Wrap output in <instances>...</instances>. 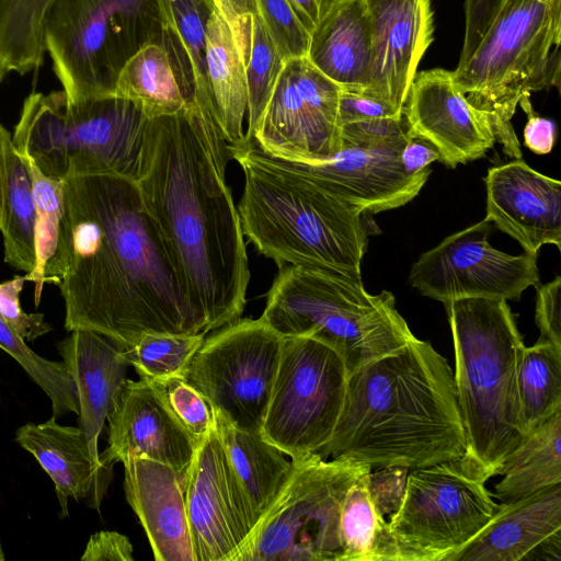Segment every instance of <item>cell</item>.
Segmentation results:
<instances>
[{"instance_id": "7a4b0ae2", "label": "cell", "mask_w": 561, "mask_h": 561, "mask_svg": "<svg viewBox=\"0 0 561 561\" xmlns=\"http://www.w3.org/2000/svg\"><path fill=\"white\" fill-rule=\"evenodd\" d=\"M231 159L210 112L188 104L149 119L135 180L206 333L240 318L251 277Z\"/></svg>"}, {"instance_id": "f35d334b", "label": "cell", "mask_w": 561, "mask_h": 561, "mask_svg": "<svg viewBox=\"0 0 561 561\" xmlns=\"http://www.w3.org/2000/svg\"><path fill=\"white\" fill-rule=\"evenodd\" d=\"M205 337L203 332L146 334L124 353L141 379L160 381L182 376Z\"/></svg>"}, {"instance_id": "9a60e30c", "label": "cell", "mask_w": 561, "mask_h": 561, "mask_svg": "<svg viewBox=\"0 0 561 561\" xmlns=\"http://www.w3.org/2000/svg\"><path fill=\"white\" fill-rule=\"evenodd\" d=\"M340 92L306 57L286 60L249 140L261 151L284 159L335 154L342 148Z\"/></svg>"}, {"instance_id": "cb8c5ba5", "label": "cell", "mask_w": 561, "mask_h": 561, "mask_svg": "<svg viewBox=\"0 0 561 561\" xmlns=\"http://www.w3.org/2000/svg\"><path fill=\"white\" fill-rule=\"evenodd\" d=\"M15 440L34 456L54 482L61 518L69 515V499L84 501L99 510L113 467H101L93 461L79 427L60 425L51 416L41 424L20 426Z\"/></svg>"}, {"instance_id": "ee69618b", "label": "cell", "mask_w": 561, "mask_h": 561, "mask_svg": "<svg viewBox=\"0 0 561 561\" xmlns=\"http://www.w3.org/2000/svg\"><path fill=\"white\" fill-rule=\"evenodd\" d=\"M535 319L540 331L538 341L561 348V277L538 285Z\"/></svg>"}, {"instance_id": "2e32d148", "label": "cell", "mask_w": 561, "mask_h": 561, "mask_svg": "<svg viewBox=\"0 0 561 561\" xmlns=\"http://www.w3.org/2000/svg\"><path fill=\"white\" fill-rule=\"evenodd\" d=\"M184 493L195 561H236L260 517L216 426L197 445Z\"/></svg>"}, {"instance_id": "52a82bcc", "label": "cell", "mask_w": 561, "mask_h": 561, "mask_svg": "<svg viewBox=\"0 0 561 561\" xmlns=\"http://www.w3.org/2000/svg\"><path fill=\"white\" fill-rule=\"evenodd\" d=\"M560 38L561 0H502L477 46L451 71L508 157L522 158L511 123L520 98L560 87Z\"/></svg>"}, {"instance_id": "f546056e", "label": "cell", "mask_w": 561, "mask_h": 561, "mask_svg": "<svg viewBox=\"0 0 561 561\" xmlns=\"http://www.w3.org/2000/svg\"><path fill=\"white\" fill-rule=\"evenodd\" d=\"M561 411L527 435L502 461L494 486L501 503L561 483Z\"/></svg>"}, {"instance_id": "603a6c76", "label": "cell", "mask_w": 561, "mask_h": 561, "mask_svg": "<svg viewBox=\"0 0 561 561\" xmlns=\"http://www.w3.org/2000/svg\"><path fill=\"white\" fill-rule=\"evenodd\" d=\"M57 347L77 390L78 427L90 455L96 465L112 466L101 460L99 438L127 380L129 365L124 348L112 339L89 330L71 331Z\"/></svg>"}, {"instance_id": "c3c4849f", "label": "cell", "mask_w": 561, "mask_h": 561, "mask_svg": "<svg viewBox=\"0 0 561 561\" xmlns=\"http://www.w3.org/2000/svg\"><path fill=\"white\" fill-rule=\"evenodd\" d=\"M530 95L520 98L518 105L527 115L524 128V145L537 154L549 153L556 140V124L553 121L539 116L533 108Z\"/></svg>"}, {"instance_id": "60d3db41", "label": "cell", "mask_w": 561, "mask_h": 561, "mask_svg": "<svg viewBox=\"0 0 561 561\" xmlns=\"http://www.w3.org/2000/svg\"><path fill=\"white\" fill-rule=\"evenodd\" d=\"M251 3L285 60L307 57L310 33L287 0H251Z\"/></svg>"}, {"instance_id": "ac0fdd59", "label": "cell", "mask_w": 561, "mask_h": 561, "mask_svg": "<svg viewBox=\"0 0 561 561\" xmlns=\"http://www.w3.org/2000/svg\"><path fill=\"white\" fill-rule=\"evenodd\" d=\"M407 135L430 141L456 168L483 157L496 141L488 115L473 107L443 68L416 72L402 111Z\"/></svg>"}, {"instance_id": "3957f363", "label": "cell", "mask_w": 561, "mask_h": 561, "mask_svg": "<svg viewBox=\"0 0 561 561\" xmlns=\"http://www.w3.org/2000/svg\"><path fill=\"white\" fill-rule=\"evenodd\" d=\"M466 451L454 373L430 342L414 336L347 376L333 434L314 454L371 470H411L459 459Z\"/></svg>"}, {"instance_id": "bcb514c9", "label": "cell", "mask_w": 561, "mask_h": 561, "mask_svg": "<svg viewBox=\"0 0 561 561\" xmlns=\"http://www.w3.org/2000/svg\"><path fill=\"white\" fill-rule=\"evenodd\" d=\"M390 105L377 99L341 90L339 98V122L343 124L381 117L401 118Z\"/></svg>"}, {"instance_id": "4dcf8cb0", "label": "cell", "mask_w": 561, "mask_h": 561, "mask_svg": "<svg viewBox=\"0 0 561 561\" xmlns=\"http://www.w3.org/2000/svg\"><path fill=\"white\" fill-rule=\"evenodd\" d=\"M114 95L134 103L149 119L175 114L188 105L169 51L161 43L144 46L127 60L117 77Z\"/></svg>"}, {"instance_id": "5b68a950", "label": "cell", "mask_w": 561, "mask_h": 561, "mask_svg": "<svg viewBox=\"0 0 561 561\" xmlns=\"http://www.w3.org/2000/svg\"><path fill=\"white\" fill-rule=\"evenodd\" d=\"M506 301L461 298L444 304L454 344L456 396L467 438L462 459L484 481L497 476L506 455L526 437L517 391L525 344Z\"/></svg>"}, {"instance_id": "11a10c76", "label": "cell", "mask_w": 561, "mask_h": 561, "mask_svg": "<svg viewBox=\"0 0 561 561\" xmlns=\"http://www.w3.org/2000/svg\"><path fill=\"white\" fill-rule=\"evenodd\" d=\"M5 77L4 72L2 71V69L0 68V81H2V79Z\"/></svg>"}, {"instance_id": "b9f144b4", "label": "cell", "mask_w": 561, "mask_h": 561, "mask_svg": "<svg viewBox=\"0 0 561 561\" xmlns=\"http://www.w3.org/2000/svg\"><path fill=\"white\" fill-rule=\"evenodd\" d=\"M342 146L363 148L401 146L407 140L404 117H381L357 121L341 126Z\"/></svg>"}, {"instance_id": "db71d44e", "label": "cell", "mask_w": 561, "mask_h": 561, "mask_svg": "<svg viewBox=\"0 0 561 561\" xmlns=\"http://www.w3.org/2000/svg\"><path fill=\"white\" fill-rule=\"evenodd\" d=\"M4 559H5V557H4V552H3L1 540H0V561H3Z\"/></svg>"}, {"instance_id": "7c38bea8", "label": "cell", "mask_w": 561, "mask_h": 561, "mask_svg": "<svg viewBox=\"0 0 561 561\" xmlns=\"http://www.w3.org/2000/svg\"><path fill=\"white\" fill-rule=\"evenodd\" d=\"M347 381L340 354L311 337H284L261 434L293 461L331 438Z\"/></svg>"}, {"instance_id": "1f68e13d", "label": "cell", "mask_w": 561, "mask_h": 561, "mask_svg": "<svg viewBox=\"0 0 561 561\" xmlns=\"http://www.w3.org/2000/svg\"><path fill=\"white\" fill-rule=\"evenodd\" d=\"M57 0H0V68L37 71L46 54L45 22Z\"/></svg>"}, {"instance_id": "5bb4252c", "label": "cell", "mask_w": 561, "mask_h": 561, "mask_svg": "<svg viewBox=\"0 0 561 561\" xmlns=\"http://www.w3.org/2000/svg\"><path fill=\"white\" fill-rule=\"evenodd\" d=\"M485 219L445 238L420 255L409 283L423 296L443 304L461 298L519 299L539 285L537 255H511L489 243Z\"/></svg>"}, {"instance_id": "7402d4cb", "label": "cell", "mask_w": 561, "mask_h": 561, "mask_svg": "<svg viewBox=\"0 0 561 561\" xmlns=\"http://www.w3.org/2000/svg\"><path fill=\"white\" fill-rule=\"evenodd\" d=\"M126 500L138 516L157 561H195L185 504V479L171 467L127 458Z\"/></svg>"}, {"instance_id": "d4e9b609", "label": "cell", "mask_w": 561, "mask_h": 561, "mask_svg": "<svg viewBox=\"0 0 561 561\" xmlns=\"http://www.w3.org/2000/svg\"><path fill=\"white\" fill-rule=\"evenodd\" d=\"M561 535V483L500 503L486 526L450 561H519Z\"/></svg>"}, {"instance_id": "816d5d0a", "label": "cell", "mask_w": 561, "mask_h": 561, "mask_svg": "<svg viewBox=\"0 0 561 561\" xmlns=\"http://www.w3.org/2000/svg\"><path fill=\"white\" fill-rule=\"evenodd\" d=\"M306 30L311 33L334 0H287Z\"/></svg>"}, {"instance_id": "7dc6e473", "label": "cell", "mask_w": 561, "mask_h": 561, "mask_svg": "<svg viewBox=\"0 0 561 561\" xmlns=\"http://www.w3.org/2000/svg\"><path fill=\"white\" fill-rule=\"evenodd\" d=\"M82 561H134L129 539L117 533L102 530L93 534L87 542Z\"/></svg>"}, {"instance_id": "f1b7e54d", "label": "cell", "mask_w": 561, "mask_h": 561, "mask_svg": "<svg viewBox=\"0 0 561 561\" xmlns=\"http://www.w3.org/2000/svg\"><path fill=\"white\" fill-rule=\"evenodd\" d=\"M215 412V426L227 457L259 517L286 483L293 461L261 433L237 428Z\"/></svg>"}, {"instance_id": "8992f818", "label": "cell", "mask_w": 561, "mask_h": 561, "mask_svg": "<svg viewBox=\"0 0 561 561\" xmlns=\"http://www.w3.org/2000/svg\"><path fill=\"white\" fill-rule=\"evenodd\" d=\"M261 317L284 337H311L331 346L347 376L414 337L390 291L371 295L362 278L313 267H280Z\"/></svg>"}, {"instance_id": "d590c367", "label": "cell", "mask_w": 561, "mask_h": 561, "mask_svg": "<svg viewBox=\"0 0 561 561\" xmlns=\"http://www.w3.org/2000/svg\"><path fill=\"white\" fill-rule=\"evenodd\" d=\"M248 38L243 64L248 87L247 141L257 127L286 60L262 24L251 0H245Z\"/></svg>"}, {"instance_id": "7bdbcfd3", "label": "cell", "mask_w": 561, "mask_h": 561, "mask_svg": "<svg viewBox=\"0 0 561 561\" xmlns=\"http://www.w3.org/2000/svg\"><path fill=\"white\" fill-rule=\"evenodd\" d=\"M26 282L25 276L15 275L0 283V314L25 342H33L47 334L53 327L43 313H26L20 304V294Z\"/></svg>"}, {"instance_id": "ab89813d", "label": "cell", "mask_w": 561, "mask_h": 561, "mask_svg": "<svg viewBox=\"0 0 561 561\" xmlns=\"http://www.w3.org/2000/svg\"><path fill=\"white\" fill-rule=\"evenodd\" d=\"M150 382L159 390L175 419L197 443L215 426L213 407L184 377Z\"/></svg>"}, {"instance_id": "9c48e42d", "label": "cell", "mask_w": 561, "mask_h": 561, "mask_svg": "<svg viewBox=\"0 0 561 561\" xmlns=\"http://www.w3.org/2000/svg\"><path fill=\"white\" fill-rule=\"evenodd\" d=\"M164 45L157 0H57L45 46L69 102L114 95L117 77L140 48Z\"/></svg>"}, {"instance_id": "6da1fadb", "label": "cell", "mask_w": 561, "mask_h": 561, "mask_svg": "<svg viewBox=\"0 0 561 561\" xmlns=\"http://www.w3.org/2000/svg\"><path fill=\"white\" fill-rule=\"evenodd\" d=\"M62 180L65 214L44 282L60 289L65 329L98 332L124 350L146 334L206 333L136 181Z\"/></svg>"}, {"instance_id": "277c9868", "label": "cell", "mask_w": 561, "mask_h": 561, "mask_svg": "<svg viewBox=\"0 0 561 561\" xmlns=\"http://www.w3.org/2000/svg\"><path fill=\"white\" fill-rule=\"evenodd\" d=\"M243 171L238 211L244 238L283 266L334 271L362 278L367 249L363 211L262 156L251 140L230 146Z\"/></svg>"}, {"instance_id": "681fc988", "label": "cell", "mask_w": 561, "mask_h": 561, "mask_svg": "<svg viewBox=\"0 0 561 561\" xmlns=\"http://www.w3.org/2000/svg\"><path fill=\"white\" fill-rule=\"evenodd\" d=\"M436 160H440V154L430 141L407 135L400 152V163L408 175L413 176L424 172Z\"/></svg>"}, {"instance_id": "d6a6232c", "label": "cell", "mask_w": 561, "mask_h": 561, "mask_svg": "<svg viewBox=\"0 0 561 561\" xmlns=\"http://www.w3.org/2000/svg\"><path fill=\"white\" fill-rule=\"evenodd\" d=\"M366 468L350 486L341 508L343 561H394L386 517L375 506Z\"/></svg>"}, {"instance_id": "8d00e7d4", "label": "cell", "mask_w": 561, "mask_h": 561, "mask_svg": "<svg viewBox=\"0 0 561 561\" xmlns=\"http://www.w3.org/2000/svg\"><path fill=\"white\" fill-rule=\"evenodd\" d=\"M22 158L31 175L36 207V262L33 271L25 275V279L35 283L34 300L38 306L45 284L44 271L58 247L65 214V185L62 179L43 173L27 156Z\"/></svg>"}, {"instance_id": "ba28073f", "label": "cell", "mask_w": 561, "mask_h": 561, "mask_svg": "<svg viewBox=\"0 0 561 561\" xmlns=\"http://www.w3.org/2000/svg\"><path fill=\"white\" fill-rule=\"evenodd\" d=\"M148 122L116 95L69 102L62 90L32 92L12 141L48 176L112 173L136 180Z\"/></svg>"}, {"instance_id": "74e56055", "label": "cell", "mask_w": 561, "mask_h": 561, "mask_svg": "<svg viewBox=\"0 0 561 561\" xmlns=\"http://www.w3.org/2000/svg\"><path fill=\"white\" fill-rule=\"evenodd\" d=\"M0 348L13 357L47 394L54 417L58 419L69 412L78 414L77 390L65 364L43 358L33 352L1 314Z\"/></svg>"}, {"instance_id": "44dd1931", "label": "cell", "mask_w": 561, "mask_h": 561, "mask_svg": "<svg viewBox=\"0 0 561 561\" xmlns=\"http://www.w3.org/2000/svg\"><path fill=\"white\" fill-rule=\"evenodd\" d=\"M485 220L537 255L545 244L561 249V183L523 160L489 169Z\"/></svg>"}, {"instance_id": "4fadbf2b", "label": "cell", "mask_w": 561, "mask_h": 561, "mask_svg": "<svg viewBox=\"0 0 561 561\" xmlns=\"http://www.w3.org/2000/svg\"><path fill=\"white\" fill-rule=\"evenodd\" d=\"M283 342L262 317L239 318L205 337L182 377L230 424L261 433Z\"/></svg>"}, {"instance_id": "e575fe53", "label": "cell", "mask_w": 561, "mask_h": 561, "mask_svg": "<svg viewBox=\"0 0 561 561\" xmlns=\"http://www.w3.org/2000/svg\"><path fill=\"white\" fill-rule=\"evenodd\" d=\"M1 232L4 262L31 273L36 262V207L28 169L14 145L8 158L7 221Z\"/></svg>"}, {"instance_id": "83f0119b", "label": "cell", "mask_w": 561, "mask_h": 561, "mask_svg": "<svg viewBox=\"0 0 561 561\" xmlns=\"http://www.w3.org/2000/svg\"><path fill=\"white\" fill-rule=\"evenodd\" d=\"M164 46L188 104L213 115L206 68V30L216 10L211 0H157ZM214 117V115H213Z\"/></svg>"}, {"instance_id": "836d02e7", "label": "cell", "mask_w": 561, "mask_h": 561, "mask_svg": "<svg viewBox=\"0 0 561 561\" xmlns=\"http://www.w3.org/2000/svg\"><path fill=\"white\" fill-rule=\"evenodd\" d=\"M517 391L520 424L527 436L561 411V348L543 341L525 346Z\"/></svg>"}, {"instance_id": "484cf974", "label": "cell", "mask_w": 561, "mask_h": 561, "mask_svg": "<svg viewBox=\"0 0 561 561\" xmlns=\"http://www.w3.org/2000/svg\"><path fill=\"white\" fill-rule=\"evenodd\" d=\"M370 57V24L364 0H334L310 33L306 58L341 90L364 94Z\"/></svg>"}, {"instance_id": "d6986e66", "label": "cell", "mask_w": 561, "mask_h": 561, "mask_svg": "<svg viewBox=\"0 0 561 561\" xmlns=\"http://www.w3.org/2000/svg\"><path fill=\"white\" fill-rule=\"evenodd\" d=\"M370 24L369 82L364 95L403 115L417 66L434 38L431 0H364Z\"/></svg>"}, {"instance_id": "30bf717a", "label": "cell", "mask_w": 561, "mask_h": 561, "mask_svg": "<svg viewBox=\"0 0 561 561\" xmlns=\"http://www.w3.org/2000/svg\"><path fill=\"white\" fill-rule=\"evenodd\" d=\"M368 467L347 459L325 460L317 454L293 461L286 483L260 516L236 561H343L342 503Z\"/></svg>"}, {"instance_id": "f907efd6", "label": "cell", "mask_w": 561, "mask_h": 561, "mask_svg": "<svg viewBox=\"0 0 561 561\" xmlns=\"http://www.w3.org/2000/svg\"><path fill=\"white\" fill-rule=\"evenodd\" d=\"M217 12L227 22L242 56L248 38V12L244 0H211Z\"/></svg>"}, {"instance_id": "f6af8a7d", "label": "cell", "mask_w": 561, "mask_h": 561, "mask_svg": "<svg viewBox=\"0 0 561 561\" xmlns=\"http://www.w3.org/2000/svg\"><path fill=\"white\" fill-rule=\"evenodd\" d=\"M369 473V490L377 510L386 516L393 514L400 506L409 469L403 467H383Z\"/></svg>"}, {"instance_id": "ffe728a7", "label": "cell", "mask_w": 561, "mask_h": 561, "mask_svg": "<svg viewBox=\"0 0 561 561\" xmlns=\"http://www.w3.org/2000/svg\"><path fill=\"white\" fill-rule=\"evenodd\" d=\"M106 421L107 448L100 454L108 465L146 458L186 474L198 443L170 411L152 382L127 378Z\"/></svg>"}, {"instance_id": "f5cc1de1", "label": "cell", "mask_w": 561, "mask_h": 561, "mask_svg": "<svg viewBox=\"0 0 561 561\" xmlns=\"http://www.w3.org/2000/svg\"><path fill=\"white\" fill-rule=\"evenodd\" d=\"M12 147V136L0 123V231L7 221L8 158Z\"/></svg>"}, {"instance_id": "8fae6325", "label": "cell", "mask_w": 561, "mask_h": 561, "mask_svg": "<svg viewBox=\"0 0 561 561\" xmlns=\"http://www.w3.org/2000/svg\"><path fill=\"white\" fill-rule=\"evenodd\" d=\"M485 482L462 457L409 470L387 520L394 561H450L497 510Z\"/></svg>"}, {"instance_id": "4316f807", "label": "cell", "mask_w": 561, "mask_h": 561, "mask_svg": "<svg viewBox=\"0 0 561 561\" xmlns=\"http://www.w3.org/2000/svg\"><path fill=\"white\" fill-rule=\"evenodd\" d=\"M206 68L214 119L230 146H242L248 113L243 56L217 10L207 23Z\"/></svg>"}, {"instance_id": "e0dca14e", "label": "cell", "mask_w": 561, "mask_h": 561, "mask_svg": "<svg viewBox=\"0 0 561 561\" xmlns=\"http://www.w3.org/2000/svg\"><path fill=\"white\" fill-rule=\"evenodd\" d=\"M403 145L378 148L343 145L335 154L314 160L277 158L254 146L270 162L302 176L363 213L373 214L412 201L431 174V168L413 176L403 171L400 163Z\"/></svg>"}]
</instances>
